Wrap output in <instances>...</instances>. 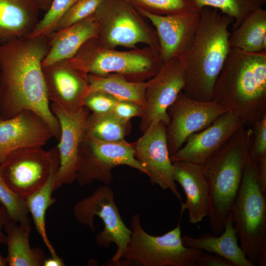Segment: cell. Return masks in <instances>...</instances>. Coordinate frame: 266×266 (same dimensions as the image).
Segmentation results:
<instances>
[{"instance_id":"ba28073f","label":"cell","mask_w":266,"mask_h":266,"mask_svg":"<svg viewBox=\"0 0 266 266\" xmlns=\"http://www.w3.org/2000/svg\"><path fill=\"white\" fill-rule=\"evenodd\" d=\"M127 166L147 175V171L135 158L133 143L125 140L108 142L85 133L78 153L76 179L80 186L95 181L109 185L113 177L112 169Z\"/></svg>"},{"instance_id":"60d3db41","label":"cell","mask_w":266,"mask_h":266,"mask_svg":"<svg viewBox=\"0 0 266 266\" xmlns=\"http://www.w3.org/2000/svg\"><path fill=\"white\" fill-rule=\"evenodd\" d=\"M40 10L46 12L53 0H33Z\"/></svg>"},{"instance_id":"30bf717a","label":"cell","mask_w":266,"mask_h":266,"mask_svg":"<svg viewBox=\"0 0 266 266\" xmlns=\"http://www.w3.org/2000/svg\"><path fill=\"white\" fill-rule=\"evenodd\" d=\"M52 163L51 150L46 151L43 147H26L9 154L0 164V168L8 186L26 199L46 182Z\"/></svg>"},{"instance_id":"7c38bea8","label":"cell","mask_w":266,"mask_h":266,"mask_svg":"<svg viewBox=\"0 0 266 266\" xmlns=\"http://www.w3.org/2000/svg\"><path fill=\"white\" fill-rule=\"evenodd\" d=\"M69 60L87 73L97 76L110 73L132 75L145 72L155 75L163 65L139 54L100 50L94 46L92 39L85 43Z\"/></svg>"},{"instance_id":"277c9868","label":"cell","mask_w":266,"mask_h":266,"mask_svg":"<svg viewBox=\"0 0 266 266\" xmlns=\"http://www.w3.org/2000/svg\"><path fill=\"white\" fill-rule=\"evenodd\" d=\"M251 130L241 126L219 151L202 165L209 190L207 218L213 234H221L241 185Z\"/></svg>"},{"instance_id":"5b68a950","label":"cell","mask_w":266,"mask_h":266,"mask_svg":"<svg viewBox=\"0 0 266 266\" xmlns=\"http://www.w3.org/2000/svg\"><path fill=\"white\" fill-rule=\"evenodd\" d=\"M259 184L257 163L248 156L232 210L240 247L253 266L266 265V197Z\"/></svg>"},{"instance_id":"44dd1931","label":"cell","mask_w":266,"mask_h":266,"mask_svg":"<svg viewBox=\"0 0 266 266\" xmlns=\"http://www.w3.org/2000/svg\"><path fill=\"white\" fill-rule=\"evenodd\" d=\"M99 27L94 13L69 26L56 30L49 35V49L42 66L73 57L85 43L96 36Z\"/></svg>"},{"instance_id":"6da1fadb","label":"cell","mask_w":266,"mask_h":266,"mask_svg":"<svg viewBox=\"0 0 266 266\" xmlns=\"http://www.w3.org/2000/svg\"><path fill=\"white\" fill-rule=\"evenodd\" d=\"M49 40L26 37L0 43V115L6 119L32 111L59 140L60 126L50 108L42 66Z\"/></svg>"},{"instance_id":"7a4b0ae2","label":"cell","mask_w":266,"mask_h":266,"mask_svg":"<svg viewBox=\"0 0 266 266\" xmlns=\"http://www.w3.org/2000/svg\"><path fill=\"white\" fill-rule=\"evenodd\" d=\"M190 48L177 57L185 72L183 93L200 101L212 100L216 80L231 49L229 27L233 19L218 10L204 7Z\"/></svg>"},{"instance_id":"3957f363","label":"cell","mask_w":266,"mask_h":266,"mask_svg":"<svg viewBox=\"0 0 266 266\" xmlns=\"http://www.w3.org/2000/svg\"><path fill=\"white\" fill-rule=\"evenodd\" d=\"M212 100L246 126L266 115V51L231 48L214 84Z\"/></svg>"},{"instance_id":"f35d334b","label":"cell","mask_w":266,"mask_h":266,"mask_svg":"<svg viewBox=\"0 0 266 266\" xmlns=\"http://www.w3.org/2000/svg\"><path fill=\"white\" fill-rule=\"evenodd\" d=\"M10 218L5 209L2 206L0 207V242L1 243H5V235L2 232V229L4 227L5 224L10 220Z\"/></svg>"},{"instance_id":"ffe728a7","label":"cell","mask_w":266,"mask_h":266,"mask_svg":"<svg viewBox=\"0 0 266 266\" xmlns=\"http://www.w3.org/2000/svg\"><path fill=\"white\" fill-rule=\"evenodd\" d=\"M173 175L184 190L186 201L181 203V214L188 210L189 221L196 224L207 216L209 207V190L202 170V166L186 161L172 163Z\"/></svg>"},{"instance_id":"83f0119b","label":"cell","mask_w":266,"mask_h":266,"mask_svg":"<svg viewBox=\"0 0 266 266\" xmlns=\"http://www.w3.org/2000/svg\"><path fill=\"white\" fill-rule=\"evenodd\" d=\"M130 130V122L119 118L112 112L104 114L89 113L86 120L85 133L102 141L125 140Z\"/></svg>"},{"instance_id":"4fadbf2b","label":"cell","mask_w":266,"mask_h":266,"mask_svg":"<svg viewBox=\"0 0 266 266\" xmlns=\"http://www.w3.org/2000/svg\"><path fill=\"white\" fill-rule=\"evenodd\" d=\"M166 126L159 122L152 124L133 143L135 158L147 171L153 184L169 190L179 200L182 196L173 175V165L168 150Z\"/></svg>"},{"instance_id":"cb8c5ba5","label":"cell","mask_w":266,"mask_h":266,"mask_svg":"<svg viewBox=\"0 0 266 266\" xmlns=\"http://www.w3.org/2000/svg\"><path fill=\"white\" fill-rule=\"evenodd\" d=\"M50 150L52 163L48 178L39 189L27 197L26 200L36 230L52 256H55L57 255L46 233L45 215L47 209L56 201L52 198V193L54 190L55 176L59 167L60 160L57 146Z\"/></svg>"},{"instance_id":"f546056e","label":"cell","mask_w":266,"mask_h":266,"mask_svg":"<svg viewBox=\"0 0 266 266\" xmlns=\"http://www.w3.org/2000/svg\"><path fill=\"white\" fill-rule=\"evenodd\" d=\"M0 203L10 219L26 228H31L29 209L26 199L12 191L4 181L0 168Z\"/></svg>"},{"instance_id":"e575fe53","label":"cell","mask_w":266,"mask_h":266,"mask_svg":"<svg viewBox=\"0 0 266 266\" xmlns=\"http://www.w3.org/2000/svg\"><path fill=\"white\" fill-rule=\"evenodd\" d=\"M117 101L114 98L107 94L90 92L85 99L84 106L93 113L104 114L112 112Z\"/></svg>"},{"instance_id":"5bb4252c","label":"cell","mask_w":266,"mask_h":266,"mask_svg":"<svg viewBox=\"0 0 266 266\" xmlns=\"http://www.w3.org/2000/svg\"><path fill=\"white\" fill-rule=\"evenodd\" d=\"M50 108L60 126V137L57 146L60 163L54 184L56 190L64 184H70L76 180L79 149L90 111L84 106L76 112H70L53 103Z\"/></svg>"},{"instance_id":"f1b7e54d","label":"cell","mask_w":266,"mask_h":266,"mask_svg":"<svg viewBox=\"0 0 266 266\" xmlns=\"http://www.w3.org/2000/svg\"><path fill=\"white\" fill-rule=\"evenodd\" d=\"M193 10L199 12L204 7L220 10L232 17L233 30L238 27L245 17L252 11L262 8L266 0H185Z\"/></svg>"},{"instance_id":"d4e9b609","label":"cell","mask_w":266,"mask_h":266,"mask_svg":"<svg viewBox=\"0 0 266 266\" xmlns=\"http://www.w3.org/2000/svg\"><path fill=\"white\" fill-rule=\"evenodd\" d=\"M229 44L247 52L266 51V10L260 8L248 14L231 33Z\"/></svg>"},{"instance_id":"9a60e30c","label":"cell","mask_w":266,"mask_h":266,"mask_svg":"<svg viewBox=\"0 0 266 266\" xmlns=\"http://www.w3.org/2000/svg\"><path fill=\"white\" fill-rule=\"evenodd\" d=\"M42 70L49 101L70 112L84 107L89 90L86 71L68 60L43 66Z\"/></svg>"},{"instance_id":"b9f144b4","label":"cell","mask_w":266,"mask_h":266,"mask_svg":"<svg viewBox=\"0 0 266 266\" xmlns=\"http://www.w3.org/2000/svg\"><path fill=\"white\" fill-rule=\"evenodd\" d=\"M0 244H1L0 242ZM7 265L6 258L3 257L0 253V266H4Z\"/></svg>"},{"instance_id":"7bdbcfd3","label":"cell","mask_w":266,"mask_h":266,"mask_svg":"<svg viewBox=\"0 0 266 266\" xmlns=\"http://www.w3.org/2000/svg\"><path fill=\"white\" fill-rule=\"evenodd\" d=\"M0 118H1V116H0Z\"/></svg>"},{"instance_id":"d6986e66","label":"cell","mask_w":266,"mask_h":266,"mask_svg":"<svg viewBox=\"0 0 266 266\" xmlns=\"http://www.w3.org/2000/svg\"><path fill=\"white\" fill-rule=\"evenodd\" d=\"M107 18L105 37L113 46L133 47L155 42L138 22L131 5L126 0H104L95 12Z\"/></svg>"},{"instance_id":"836d02e7","label":"cell","mask_w":266,"mask_h":266,"mask_svg":"<svg viewBox=\"0 0 266 266\" xmlns=\"http://www.w3.org/2000/svg\"><path fill=\"white\" fill-rule=\"evenodd\" d=\"M248 156L256 162L266 157V115L251 127Z\"/></svg>"},{"instance_id":"52a82bcc","label":"cell","mask_w":266,"mask_h":266,"mask_svg":"<svg viewBox=\"0 0 266 266\" xmlns=\"http://www.w3.org/2000/svg\"><path fill=\"white\" fill-rule=\"evenodd\" d=\"M73 214L77 222L88 227L93 232L96 231L95 217L101 219L104 228L95 240L98 246L105 249L112 243L116 245L115 254L106 263L116 266L126 250L132 231L121 216L112 189L106 185L97 188L91 195L75 204Z\"/></svg>"},{"instance_id":"8992f818","label":"cell","mask_w":266,"mask_h":266,"mask_svg":"<svg viewBox=\"0 0 266 266\" xmlns=\"http://www.w3.org/2000/svg\"><path fill=\"white\" fill-rule=\"evenodd\" d=\"M130 224V238L116 266H197L203 251L184 245L179 224L160 236L144 230L137 213L132 216Z\"/></svg>"},{"instance_id":"4316f807","label":"cell","mask_w":266,"mask_h":266,"mask_svg":"<svg viewBox=\"0 0 266 266\" xmlns=\"http://www.w3.org/2000/svg\"><path fill=\"white\" fill-rule=\"evenodd\" d=\"M88 93L102 92L117 100L133 102L144 106L147 82L130 81L120 74L97 76L88 73Z\"/></svg>"},{"instance_id":"ab89813d","label":"cell","mask_w":266,"mask_h":266,"mask_svg":"<svg viewBox=\"0 0 266 266\" xmlns=\"http://www.w3.org/2000/svg\"><path fill=\"white\" fill-rule=\"evenodd\" d=\"M42 266H64L63 261L57 255L44 260Z\"/></svg>"},{"instance_id":"4dcf8cb0","label":"cell","mask_w":266,"mask_h":266,"mask_svg":"<svg viewBox=\"0 0 266 266\" xmlns=\"http://www.w3.org/2000/svg\"><path fill=\"white\" fill-rule=\"evenodd\" d=\"M77 0H53L48 10L27 37L36 38L50 35L57 30L59 21L63 14Z\"/></svg>"},{"instance_id":"8d00e7d4","label":"cell","mask_w":266,"mask_h":266,"mask_svg":"<svg viewBox=\"0 0 266 266\" xmlns=\"http://www.w3.org/2000/svg\"><path fill=\"white\" fill-rule=\"evenodd\" d=\"M197 266H234L229 261L217 254L203 253L197 261Z\"/></svg>"},{"instance_id":"74e56055","label":"cell","mask_w":266,"mask_h":266,"mask_svg":"<svg viewBox=\"0 0 266 266\" xmlns=\"http://www.w3.org/2000/svg\"><path fill=\"white\" fill-rule=\"evenodd\" d=\"M258 177L262 190L266 193V157L257 162Z\"/></svg>"},{"instance_id":"8fae6325","label":"cell","mask_w":266,"mask_h":266,"mask_svg":"<svg viewBox=\"0 0 266 266\" xmlns=\"http://www.w3.org/2000/svg\"><path fill=\"white\" fill-rule=\"evenodd\" d=\"M147 83L145 103L139 124L142 133L153 123L162 122L167 126L170 122L167 109L185 84V69L179 58L164 63Z\"/></svg>"},{"instance_id":"d590c367","label":"cell","mask_w":266,"mask_h":266,"mask_svg":"<svg viewBox=\"0 0 266 266\" xmlns=\"http://www.w3.org/2000/svg\"><path fill=\"white\" fill-rule=\"evenodd\" d=\"M143 107L131 101L117 100L113 108L112 113L119 118L130 122L135 117H141Z\"/></svg>"},{"instance_id":"1f68e13d","label":"cell","mask_w":266,"mask_h":266,"mask_svg":"<svg viewBox=\"0 0 266 266\" xmlns=\"http://www.w3.org/2000/svg\"><path fill=\"white\" fill-rule=\"evenodd\" d=\"M137 9H143L158 15H171L194 11L185 0H126Z\"/></svg>"},{"instance_id":"e0dca14e","label":"cell","mask_w":266,"mask_h":266,"mask_svg":"<svg viewBox=\"0 0 266 266\" xmlns=\"http://www.w3.org/2000/svg\"><path fill=\"white\" fill-rule=\"evenodd\" d=\"M138 9L157 30L164 63L179 56L190 48L199 22V12L189 11L163 15Z\"/></svg>"},{"instance_id":"d6a6232c","label":"cell","mask_w":266,"mask_h":266,"mask_svg":"<svg viewBox=\"0 0 266 266\" xmlns=\"http://www.w3.org/2000/svg\"><path fill=\"white\" fill-rule=\"evenodd\" d=\"M103 0H78L62 16L57 30L69 26L93 15Z\"/></svg>"},{"instance_id":"603a6c76","label":"cell","mask_w":266,"mask_h":266,"mask_svg":"<svg viewBox=\"0 0 266 266\" xmlns=\"http://www.w3.org/2000/svg\"><path fill=\"white\" fill-rule=\"evenodd\" d=\"M182 238L186 247L217 254L231 262L234 266H253L238 243V237L234 227L232 213L228 217L221 234L216 235L207 233L197 237L182 235Z\"/></svg>"},{"instance_id":"9c48e42d","label":"cell","mask_w":266,"mask_h":266,"mask_svg":"<svg viewBox=\"0 0 266 266\" xmlns=\"http://www.w3.org/2000/svg\"><path fill=\"white\" fill-rule=\"evenodd\" d=\"M170 122L166 128L170 157L194 133L207 128L228 111L213 100L200 101L190 98L183 92L167 109Z\"/></svg>"},{"instance_id":"ac0fdd59","label":"cell","mask_w":266,"mask_h":266,"mask_svg":"<svg viewBox=\"0 0 266 266\" xmlns=\"http://www.w3.org/2000/svg\"><path fill=\"white\" fill-rule=\"evenodd\" d=\"M53 137L47 124L32 111L0 118V164L13 152L26 147H43Z\"/></svg>"},{"instance_id":"2e32d148","label":"cell","mask_w":266,"mask_h":266,"mask_svg":"<svg viewBox=\"0 0 266 266\" xmlns=\"http://www.w3.org/2000/svg\"><path fill=\"white\" fill-rule=\"evenodd\" d=\"M242 125L243 122L237 116L228 111L207 128L190 136L170 157L171 162L186 161L202 166L219 151Z\"/></svg>"},{"instance_id":"484cf974","label":"cell","mask_w":266,"mask_h":266,"mask_svg":"<svg viewBox=\"0 0 266 266\" xmlns=\"http://www.w3.org/2000/svg\"><path fill=\"white\" fill-rule=\"evenodd\" d=\"M10 219L4 226L7 245V264L10 266H39L44 262L38 250L30 245L31 228H26Z\"/></svg>"},{"instance_id":"7402d4cb","label":"cell","mask_w":266,"mask_h":266,"mask_svg":"<svg viewBox=\"0 0 266 266\" xmlns=\"http://www.w3.org/2000/svg\"><path fill=\"white\" fill-rule=\"evenodd\" d=\"M33 0H0V43L27 37L40 19Z\"/></svg>"}]
</instances>
